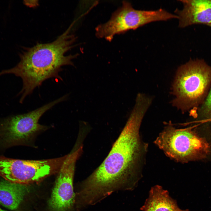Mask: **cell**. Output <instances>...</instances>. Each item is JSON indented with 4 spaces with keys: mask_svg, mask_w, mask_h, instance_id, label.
I'll return each instance as SVG.
<instances>
[{
    "mask_svg": "<svg viewBox=\"0 0 211 211\" xmlns=\"http://www.w3.org/2000/svg\"><path fill=\"white\" fill-rule=\"evenodd\" d=\"M0 211H6L5 210H4L2 209L1 208H0Z\"/></svg>",
    "mask_w": 211,
    "mask_h": 211,
    "instance_id": "5bb4252c",
    "label": "cell"
},
{
    "mask_svg": "<svg viewBox=\"0 0 211 211\" xmlns=\"http://www.w3.org/2000/svg\"><path fill=\"white\" fill-rule=\"evenodd\" d=\"M64 96L28 113L11 116L0 123V140L7 146L26 144L47 127L38 123L47 111L67 98Z\"/></svg>",
    "mask_w": 211,
    "mask_h": 211,
    "instance_id": "8992f818",
    "label": "cell"
},
{
    "mask_svg": "<svg viewBox=\"0 0 211 211\" xmlns=\"http://www.w3.org/2000/svg\"><path fill=\"white\" fill-rule=\"evenodd\" d=\"M23 3L25 5L30 7H35L39 4L37 0H25L24 1Z\"/></svg>",
    "mask_w": 211,
    "mask_h": 211,
    "instance_id": "4fadbf2b",
    "label": "cell"
},
{
    "mask_svg": "<svg viewBox=\"0 0 211 211\" xmlns=\"http://www.w3.org/2000/svg\"><path fill=\"white\" fill-rule=\"evenodd\" d=\"M146 113L134 107L126 123L101 164L80 184L84 196L98 203L113 192L133 189L142 176L148 145L139 133Z\"/></svg>",
    "mask_w": 211,
    "mask_h": 211,
    "instance_id": "6da1fadb",
    "label": "cell"
},
{
    "mask_svg": "<svg viewBox=\"0 0 211 211\" xmlns=\"http://www.w3.org/2000/svg\"><path fill=\"white\" fill-rule=\"evenodd\" d=\"M211 87V66L203 59H191L178 68L172 87L173 105L182 112L198 108Z\"/></svg>",
    "mask_w": 211,
    "mask_h": 211,
    "instance_id": "3957f363",
    "label": "cell"
},
{
    "mask_svg": "<svg viewBox=\"0 0 211 211\" xmlns=\"http://www.w3.org/2000/svg\"><path fill=\"white\" fill-rule=\"evenodd\" d=\"M173 17L172 14L162 8L150 11L135 9L130 3L124 1L108 21L97 26L96 35L98 38L110 41L116 34L136 29L152 22L167 21Z\"/></svg>",
    "mask_w": 211,
    "mask_h": 211,
    "instance_id": "5b68a950",
    "label": "cell"
},
{
    "mask_svg": "<svg viewBox=\"0 0 211 211\" xmlns=\"http://www.w3.org/2000/svg\"><path fill=\"white\" fill-rule=\"evenodd\" d=\"M140 210L143 211H183L178 206L176 200L162 186L156 185L152 187L148 197Z\"/></svg>",
    "mask_w": 211,
    "mask_h": 211,
    "instance_id": "30bf717a",
    "label": "cell"
},
{
    "mask_svg": "<svg viewBox=\"0 0 211 211\" xmlns=\"http://www.w3.org/2000/svg\"><path fill=\"white\" fill-rule=\"evenodd\" d=\"M208 26H210L211 27V23L210 25H209Z\"/></svg>",
    "mask_w": 211,
    "mask_h": 211,
    "instance_id": "e0dca14e",
    "label": "cell"
},
{
    "mask_svg": "<svg viewBox=\"0 0 211 211\" xmlns=\"http://www.w3.org/2000/svg\"><path fill=\"white\" fill-rule=\"evenodd\" d=\"M82 146L74 148L66 156L58 171L50 199L52 211H67L75 203L73 181L76 161L82 151Z\"/></svg>",
    "mask_w": 211,
    "mask_h": 211,
    "instance_id": "ba28073f",
    "label": "cell"
},
{
    "mask_svg": "<svg viewBox=\"0 0 211 211\" xmlns=\"http://www.w3.org/2000/svg\"><path fill=\"white\" fill-rule=\"evenodd\" d=\"M183 5L181 10L175 12L179 20V26L184 28L194 24L211 23V0L180 1Z\"/></svg>",
    "mask_w": 211,
    "mask_h": 211,
    "instance_id": "9c48e42d",
    "label": "cell"
},
{
    "mask_svg": "<svg viewBox=\"0 0 211 211\" xmlns=\"http://www.w3.org/2000/svg\"><path fill=\"white\" fill-rule=\"evenodd\" d=\"M154 143L166 156L182 163L204 159L210 153L209 142L196 129L177 128L171 123L164 127Z\"/></svg>",
    "mask_w": 211,
    "mask_h": 211,
    "instance_id": "277c9868",
    "label": "cell"
},
{
    "mask_svg": "<svg viewBox=\"0 0 211 211\" xmlns=\"http://www.w3.org/2000/svg\"><path fill=\"white\" fill-rule=\"evenodd\" d=\"M183 211H189V210L188 209H186L185 210H183Z\"/></svg>",
    "mask_w": 211,
    "mask_h": 211,
    "instance_id": "2e32d148",
    "label": "cell"
},
{
    "mask_svg": "<svg viewBox=\"0 0 211 211\" xmlns=\"http://www.w3.org/2000/svg\"><path fill=\"white\" fill-rule=\"evenodd\" d=\"M75 40L69 28L52 42L38 43L32 47L24 48L16 65L0 72V76L12 74L22 79L23 87L19 93L21 96L20 103L45 80L52 78L62 80L59 74L62 67L74 66L72 60L78 56V54L67 55Z\"/></svg>",
    "mask_w": 211,
    "mask_h": 211,
    "instance_id": "7a4b0ae2",
    "label": "cell"
},
{
    "mask_svg": "<svg viewBox=\"0 0 211 211\" xmlns=\"http://www.w3.org/2000/svg\"><path fill=\"white\" fill-rule=\"evenodd\" d=\"M66 155L40 160H24L0 156V176L5 180L27 185L58 172Z\"/></svg>",
    "mask_w": 211,
    "mask_h": 211,
    "instance_id": "52a82bcc",
    "label": "cell"
},
{
    "mask_svg": "<svg viewBox=\"0 0 211 211\" xmlns=\"http://www.w3.org/2000/svg\"><path fill=\"white\" fill-rule=\"evenodd\" d=\"M26 185L0 180V204L11 210L16 209L27 192Z\"/></svg>",
    "mask_w": 211,
    "mask_h": 211,
    "instance_id": "8fae6325",
    "label": "cell"
},
{
    "mask_svg": "<svg viewBox=\"0 0 211 211\" xmlns=\"http://www.w3.org/2000/svg\"><path fill=\"white\" fill-rule=\"evenodd\" d=\"M198 108L196 122L203 127H210L211 125V87L205 100Z\"/></svg>",
    "mask_w": 211,
    "mask_h": 211,
    "instance_id": "7c38bea8",
    "label": "cell"
},
{
    "mask_svg": "<svg viewBox=\"0 0 211 211\" xmlns=\"http://www.w3.org/2000/svg\"><path fill=\"white\" fill-rule=\"evenodd\" d=\"M210 144V154L211 153V144Z\"/></svg>",
    "mask_w": 211,
    "mask_h": 211,
    "instance_id": "9a60e30c",
    "label": "cell"
}]
</instances>
